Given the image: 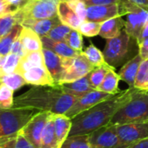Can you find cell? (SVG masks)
<instances>
[{
    "instance_id": "5bb4252c",
    "label": "cell",
    "mask_w": 148,
    "mask_h": 148,
    "mask_svg": "<svg viewBox=\"0 0 148 148\" xmlns=\"http://www.w3.org/2000/svg\"><path fill=\"white\" fill-rule=\"evenodd\" d=\"M42 52L43 55L45 67L57 86L60 83L64 72V69L62 66V57L59 56L48 49L42 48Z\"/></svg>"
},
{
    "instance_id": "b9f144b4",
    "label": "cell",
    "mask_w": 148,
    "mask_h": 148,
    "mask_svg": "<svg viewBox=\"0 0 148 148\" xmlns=\"http://www.w3.org/2000/svg\"><path fill=\"white\" fill-rule=\"evenodd\" d=\"M139 47V55L141 56L142 60L148 59V38L142 41L140 44H138Z\"/></svg>"
},
{
    "instance_id": "74e56055",
    "label": "cell",
    "mask_w": 148,
    "mask_h": 148,
    "mask_svg": "<svg viewBox=\"0 0 148 148\" xmlns=\"http://www.w3.org/2000/svg\"><path fill=\"white\" fill-rule=\"evenodd\" d=\"M2 148H36L20 133L13 136Z\"/></svg>"
},
{
    "instance_id": "44dd1931",
    "label": "cell",
    "mask_w": 148,
    "mask_h": 148,
    "mask_svg": "<svg viewBox=\"0 0 148 148\" xmlns=\"http://www.w3.org/2000/svg\"><path fill=\"white\" fill-rule=\"evenodd\" d=\"M125 28V20L122 16H116L101 23L100 36L105 39H111L120 35Z\"/></svg>"
},
{
    "instance_id": "ac0fdd59",
    "label": "cell",
    "mask_w": 148,
    "mask_h": 148,
    "mask_svg": "<svg viewBox=\"0 0 148 148\" xmlns=\"http://www.w3.org/2000/svg\"><path fill=\"white\" fill-rule=\"evenodd\" d=\"M41 41L42 43V48L48 49L53 51L54 53H56V55H58L61 57L70 58V57L76 56L77 55H79L81 53V52L76 51V50L73 49L72 48H70L65 42H56V41L50 39L47 36H42Z\"/></svg>"
},
{
    "instance_id": "60d3db41",
    "label": "cell",
    "mask_w": 148,
    "mask_h": 148,
    "mask_svg": "<svg viewBox=\"0 0 148 148\" xmlns=\"http://www.w3.org/2000/svg\"><path fill=\"white\" fill-rule=\"evenodd\" d=\"M87 6L93 5H110L117 4L121 0H82Z\"/></svg>"
},
{
    "instance_id": "7a4b0ae2",
    "label": "cell",
    "mask_w": 148,
    "mask_h": 148,
    "mask_svg": "<svg viewBox=\"0 0 148 148\" xmlns=\"http://www.w3.org/2000/svg\"><path fill=\"white\" fill-rule=\"evenodd\" d=\"M77 99L63 92L59 86H33L14 99L13 108L65 114Z\"/></svg>"
},
{
    "instance_id": "c3c4849f",
    "label": "cell",
    "mask_w": 148,
    "mask_h": 148,
    "mask_svg": "<svg viewBox=\"0 0 148 148\" xmlns=\"http://www.w3.org/2000/svg\"><path fill=\"white\" fill-rule=\"evenodd\" d=\"M15 136V135H14ZM13 136H10V137H3V136H0V148H2Z\"/></svg>"
},
{
    "instance_id": "484cf974",
    "label": "cell",
    "mask_w": 148,
    "mask_h": 148,
    "mask_svg": "<svg viewBox=\"0 0 148 148\" xmlns=\"http://www.w3.org/2000/svg\"><path fill=\"white\" fill-rule=\"evenodd\" d=\"M43 65L45 64H44L43 55H42V50L29 52V53H27L23 58H21L16 72L22 73L29 68H32L35 66H43Z\"/></svg>"
},
{
    "instance_id": "8fae6325",
    "label": "cell",
    "mask_w": 148,
    "mask_h": 148,
    "mask_svg": "<svg viewBox=\"0 0 148 148\" xmlns=\"http://www.w3.org/2000/svg\"><path fill=\"white\" fill-rule=\"evenodd\" d=\"M117 126H105L89 134L92 148H113L117 143Z\"/></svg>"
},
{
    "instance_id": "d590c367",
    "label": "cell",
    "mask_w": 148,
    "mask_h": 148,
    "mask_svg": "<svg viewBox=\"0 0 148 148\" xmlns=\"http://www.w3.org/2000/svg\"><path fill=\"white\" fill-rule=\"evenodd\" d=\"M101 26V23L86 20L81 23L78 30L82 36H86L88 37H93L100 34Z\"/></svg>"
},
{
    "instance_id": "4316f807",
    "label": "cell",
    "mask_w": 148,
    "mask_h": 148,
    "mask_svg": "<svg viewBox=\"0 0 148 148\" xmlns=\"http://www.w3.org/2000/svg\"><path fill=\"white\" fill-rule=\"evenodd\" d=\"M22 29L23 26L21 24H16L7 35L0 39V55L2 56H6L10 53L11 46L19 37Z\"/></svg>"
},
{
    "instance_id": "6da1fadb",
    "label": "cell",
    "mask_w": 148,
    "mask_h": 148,
    "mask_svg": "<svg viewBox=\"0 0 148 148\" xmlns=\"http://www.w3.org/2000/svg\"><path fill=\"white\" fill-rule=\"evenodd\" d=\"M137 91L138 89L135 88L121 90L119 94L76 115L72 119V127L69 136L90 134L107 126L116 112L128 102Z\"/></svg>"
},
{
    "instance_id": "30bf717a",
    "label": "cell",
    "mask_w": 148,
    "mask_h": 148,
    "mask_svg": "<svg viewBox=\"0 0 148 148\" xmlns=\"http://www.w3.org/2000/svg\"><path fill=\"white\" fill-rule=\"evenodd\" d=\"M114 95L101 92L100 90H93L85 95L78 98L70 109L65 114L66 116L70 118L71 120L75 118L76 115L80 114L81 113L88 110L92 107L95 106L96 104L112 97Z\"/></svg>"
},
{
    "instance_id": "836d02e7",
    "label": "cell",
    "mask_w": 148,
    "mask_h": 148,
    "mask_svg": "<svg viewBox=\"0 0 148 148\" xmlns=\"http://www.w3.org/2000/svg\"><path fill=\"white\" fill-rule=\"evenodd\" d=\"M20 60H21V57L12 53H10L9 55L4 56L3 65H2L3 75L16 72Z\"/></svg>"
},
{
    "instance_id": "9c48e42d",
    "label": "cell",
    "mask_w": 148,
    "mask_h": 148,
    "mask_svg": "<svg viewBox=\"0 0 148 148\" xmlns=\"http://www.w3.org/2000/svg\"><path fill=\"white\" fill-rule=\"evenodd\" d=\"M51 113L39 111L35 113L31 119L19 132L36 148H39L41 138Z\"/></svg>"
},
{
    "instance_id": "ffe728a7",
    "label": "cell",
    "mask_w": 148,
    "mask_h": 148,
    "mask_svg": "<svg viewBox=\"0 0 148 148\" xmlns=\"http://www.w3.org/2000/svg\"><path fill=\"white\" fill-rule=\"evenodd\" d=\"M57 16L62 23L70 27L73 29H78L82 23L73 9L62 0H61L58 4Z\"/></svg>"
},
{
    "instance_id": "e575fe53",
    "label": "cell",
    "mask_w": 148,
    "mask_h": 148,
    "mask_svg": "<svg viewBox=\"0 0 148 148\" xmlns=\"http://www.w3.org/2000/svg\"><path fill=\"white\" fill-rule=\"evenodd\" d=\"M71 30H72V29L70 27L61 23L56 25L49 32L47 36L54 41H56V42H65Z\"/></svg>"
},
{
    "instance_id": "9a60e30c",
    "label": "cell",
    "mask_w": 148,
    "mask_h": 148,
    "mask_svg": "<svg viewBox=\"0 0 148 148\" xmlns=\"http://www.w3.org/2000/svg\"><path fill=\"white\" fill-rule=\"evenodd\" d=\"M59 23H61V21L57 16L53 18L42 19V20L25 18L22 21L21 25L23 28H28V29H32L34 32H36L38 36L42 37V36H46L49 34V32L56 25Z\"/></svg>"
},
{
    "instance_id": "d4e9b609",
    "label": "cell",
    "mask_w": 148,
    "mask_h": 148,
    "mask_svg": "<svg viewBox=\"0 0 148 148\" xmlns=\"http://www.w3.org/2000/svg\"><path fill=\"white\" fill-rule=\"evenodd\" d=\"M114 69H112L107 73L102 83L101 84V86L99 87L97 90H100L101 92H104L112 95H115L121 91L118 88L119 82L121 79H120L119 75L114 71Z\"/></svg>"
},
{
    "instance_id": "e0dca14e",
    "label": "cell",
    "mask_w": 148,
    "mask_h": 148,
    "mask_svg": "<svg viewBox=\"0 0 148 148\" xmlns=\"http://www.w3.org/2000/svg\"><path fill=\"white\" fill-rule=\"evenodd\" d=\"M142 61L141 56L138 53L132 59L127 61L118 73L120 79L127 83L129 88H134V82Z\"/></svg>"
},
{
    "instance_id": "277c9868",
    "label": "cell",
    "mask_w": 148,
    "mask_h": 148,
    "mask_svg": "<svg viewBox=\"0 0 148 148\" xmlns=\"http://www.w3.org/2000/svg\"><path fill=\"white\" fill-rule=\"evenodd\" d=\"M133 40L134 39L127 33L125 29H122L119 36L108 39L102 52L105 62L109 66L115 69L132 59L130 56L132 54Z\"/></svg>"
},
{
    "instance_id": "f1b7e54d",
    "label": "cell",
    "mask_w": 148,
    "mask_h": 148,
    "mask_svg": "<svg viewBox=\"0 0 148 148\" xmlns=\"http://www.w3.org/2000/svg\"><path fill=\"white\" fill-rule=\"evenodd\" d=\"M0 83L6 85L8 88H10L13 91H16L21 88L26 84L23 77L18 72H14L12 74L3 75L0 79Z\"/></svg>"
},
{
    "instance_id": "603a6c76",
    "label": "cell",
    "mask_w": 148,
    "mask_h": 148,
    "mask_svg": "<svg viewBox=\"0 0 148 148\" xmlns=\"http://www.w3.org/2000/svg\"><path fill=\"white\" fill-rule=\"evenodd\" d=\"M23 20L20 9L13 10L0 17V39L7 35L16 24H21Z\"/></svg>"
},
{
    "instance_id": "ab89813d",
    "label": "cell",
    "mask_w": 148,
    "mask_h": 148,
    "mask_svg": "<svg viewBox=\"0 0 148 148\" xmlns=\"http://www.w3.org/2000/svg\"><path fill=\"white\" fill-rule=\"evenodd\" d=\"M10 53L12 54H15L16 56H18L19 57L23 58L25 55H26V52L24 50V48L23 46V43L21 42L19 37L14 42V43L12 44L11 46V49H10Z\"/></svg>"
},
{
    "instance_id": "5b68a950",
    "label": "cell",
    "mask_w": 148,
    "mask_h": 148,
    "mask_svg": "<svg viewBox=\"0 0 148 148\" xmlns=\"http://www.w3.org/2000/svg\"><path fill=\"white\" fill-rule=\"evenodd\" d=\"M35 114V110L23 108L0 109V136L17 134Z\"/></svg>"
},
{
    "instance_id": "bcb514c9",
    "label": "cell",
    "mask_w": 148,
    "mask_h": 148,
    "mask_svg": "<svg viewBox=\"0 0 148 148\" xmlns=\"http://www.w3.org/2000/svg\"><path fill=\"white\" fill-rule=\"evenodd\" d=\"M128 148H148V138L134 143Z\"/></svg>"
},
{
    "instance_id": "4fadbf2b",
    "label": "cell",
    "mask_w": 148,
    "mask_h": 148,
    "mask_svg": "<svg viewBox=\"0 0 148 148\" xmlns=\"http://www.w3.org/2000/svg\"><path fill=\"white\" fill-rule=\"evenodd\" d=\"M121 16L119 4L87 6V20L103 23L113 17Z\"/></svg>"
},
{
    "instance_id": "8992f818",
    "label": "cell",
    "mask_w": 148,
    "mask_h": 148,
    "mask_svg": "<svg viewBox=\"0 0 148 148\" xmlns=\"http://www.w3.org/2000/svg\"><path fill=\"white\" fill-rule=\"evenodd\" d=\"M62 66L64 69L60 84L72 82L88 75L95 67L88 62L83 51L79 55L70 58L62 57Z\"/></svg>"
},
{
    "instance_id": "7c38bea8",
    "label": "cell",
    "mask_w": 148,
    "mask_h": 148,
    "mask_svg": "<svg viewBox=\"0 0 148 148\" xmlns=\"http://www.w3.org/2000/svg\"><path fill=\"white\" fill-rule=\"evenodd\" d=\"M20 74L23 77L26 84L32 86H56L45 65L29 68Z\"/></svg>"
},
{
    "instance_id": "4dcf8cb0",
    "label": "cell",
    "mask_w": 148,
    "mask_h": 148,
    "mask_svg": "<svg viewBox=\"0 0 148 148\" xmlns=\"http://www.w3.org/2000/svg\"><path fill=\"white\" fill-rule=\"evenodd\" d=\"M60 148H92L89 142V134L69 136Z\"/></svg>"
},
{
    "instance_id": "7dc6e473",
    "label": "cell",
    "mask_w": 148,
    "mask_h": 148,
    "mask_svg": "<svg viewBox=\"0 0 148 148\" xmlns=\"http://www.w3.org/2000/svg\"><path fill=\"white\" fill-rule=\"evenodd\" d=\"M128 1H130L131 3H134L135 5L148 11V0H128Z\"/></svg>"
},
{
    "instance_id": "1f68e13d",
    "label": "cell",
    "mask_w": 148,
    "mask_h": 148,
    "mask_svg": "<svg viewBox=\"0 0 148 148\" xmlns=\"http://www.w3.org/2000/svg\"><path fill=\"white\" fill-rule=\"evenodd\" d=\"M83 53L86 56V57L88 58V62L95 68L99 67L106 62L105 59H104L103 53L98 48H96L93 43H90V45L86 48V49L83 51Z\"/></svg>"
},
{
    "instance_id": "ee69618b",
    "label": "cell",
    "mask_w": 148,
    "mask_h": 148,
    "mask_svg": "<svg viewBox=\"0 0 148 148\" xmlns=\"http://www.w3.org/2000/svg\"><path fill=\"white\" fill-rule=\"evenodd\" d=\"M14 10L7 3L5 0H0V17L7 15L8 13L13 11Z\"/></svg>"
},
{
    "instance_id": "2e32d148",
    "label": "cell",
    "mask_w": 148,
    "mask_h": 148,
    "mask_svg": "<svg viewBox=\"0 0 148 148\" xmlns=\"http://www.w3.org/2000/svg\"><path fill=\"white\" fill-rule=\"evenodd\" d=\"M57 86H59V88L66 94L75 96L76 98H80L85 95L86 94L95 90L90 84L88 75L72 82L62 83Z\"/></svg>"
},
{
    "instance_id": "ba28073f",
    "label": "cell",
    "mask_w": 148,
    "mask_h": 148,
    "mask_svg": "<svg viewBox=\"0 0 148 148\" xmlns=\"http://www.w3.org/2000/svg\"><path fill=\"white\" fill-rule=\"evenodd\" d=\"M118 140L113 148H128L134 143L148 138V122L117 126Z\"/></svg>"
},
{
    "instance_id": "cb8c5ba5",
    "label": "cell",
    "mask_w": 148,
    "mask_h": 148,
    "mask_svg": "<svg viewBox=\"0 0 148 148\" xmlns=\"http://www.w3.org/2000/svg\"><path fill=\"white\" fill-rule=\"evenodd\" d=\"M39 148H60L55 134L53 114H50L48 122L43 130Z\"/></svg>"
},
{
    "instance_id": "f546056e",
    "label": "cell",
    "mask_w": 148,
    "mask_h": 148,
    "mask_svg": "<svg viewBox=\"0 0 148 148\" xmlns=\"http://www.w3.org/2000/svg\"><path fill=\"white\" fill-rule=\"evenodd\" d=\"M134 88L140 91H148V59L143 60L140 63Z\"/></svg>"
},
{
    "instance_id": "8d00e7d4",
    "label": "cell",
    "mask_w": 148,
    "mask_h": 148,
    "mask_svg": "<svg viewBox=\"0 0 148 148\" xmlns=\"http://www.w3.org/2000/svg\"><path fill=\"white\" fill-rule=\"evenodd\" d=\"M65 42L73 49L82 52L83 49V39L82 35L78 29H73L69 34Z\"/></svg>"
},
{
    "instance_id": "f35d334b",
    "label": "cell",
    "mask_w": 148,
    "mask_h": 148,
    "mask_svg": "<svg viewBox=\"0 0 148 148\" xmlns=\"http://www.w3.org/2000/svg\"><path fill=\"white\" fill-rule=\"evenodd\" d=\"M65 1L76 13L78 17L84 22L87 20V5L82 0H62Z\"/></svg>"
},
{
    "instance_id": "3957f363",
    "label": "cell",
    "mask_w": 148,
    "mask_h": 148,
    "mask_svg": "<svg viewBox=\"0 0 148 148\" xmlns=\"http://www.w3.org/2000/svg\"><path fill=\"white\" fill-rule=\"evenodd\" d=\"M148 122V91L138 90L114 115L108 126Z\"/></svg>"
},
{
    "instance_id": "f6af8a7d",
    "label": "cell",
    "mask_w": 148,
    "mask_h": 148,
    "mask_svg": "<svg viewBox=\"0 0 148 148\" xmlns=\"http://www.w3.org/2000/svg\"><path fill=\"white\" fill-rule=\"evenodd\" d=\"M147 38H148V19L145 26H144V28H143V29H142V31H141V33H140V36H139V38L136 41L137 44H140L142 41H144Z\"/></svg>"
},
{
    "instance_id": "52a82bcc",
    "label": "cell",
    "mask_w": 148,
    "mask_h": 148,
    "mask_svg": "<svg viewBox=\"0 0 148 148\" xmlns=\"http://www.w3.org/2000/svg\"><path fill=\"white\" fill-rule=\"evenodd\" d=\"M61 0H29L20 9L23 19H49L57 16L58 4Z\"/></svg>"
},
{
    "instance_id": "d6a6232c",
    "label": "cell",
    "mask_w": 148,
    "mask_h": 148,
    "mask_svg": "<svg viewBox=\"0 0 148 148\" xmlns=\"http://www.w3.org/2000/svg\"><path fill=\"white\" fill-rule=\"evenodd\" d=\"M14 91L0 83V109H10L14 107Z\"/></svg>"
},
{
    "instance_id": "83f0119b",
    "label": "cell",
    "mask_w": 148,
    "mask_h": 148,
    "mask_svg": "<svg viewBox=\"0 0 148 148\" xmlns=\"http://www.w3.org/2000/svg\"><path fill=\"white\" fill-rule=\"evenodd\" d=\"M112 69H114V68L109 66L107 62H105L104 64H102L99 67H95L88 74L90 84L95 90H97L99 88V87L102 83L107 73Z\"/></svg>"
},
{
    "instance_id": "681fc988",
    "label": "cell",
    "mask_w": 148,
    "mask_h": 148,
    "mask_svg": "<svg viewBox=\"0 0 148 148\" xmlns=\"http://www.w3.org/2000/svg\"><path fill=\"white\" fill-rule=\"evenodd\" d=\"M3 57L0 55V79L3 76V72H2V65H3Z\"/></svg>"
},
{
    "instance_id": "7402d4cb",
    "label": "cell",
    "mask_w": 148,
    "mask_h": 148,
    "mask_svg": "<svg viewBox=\"0 0 148 148\" xmlns=\"http://www.w3.org/2000/svg\"><path fill=\"white\" fill-rule=\"evenodd\" d=\"M19 39L23 43L26 54L34 51H41L42 49L41 36L30 29L23 27Z\"/></svg>"
},
{
    "instance_id": "7bdbcfd3",
    "label": "cell",
    "mask_w": 148,
    "mask_h": 148,
    "mask_svg": "<svg viewBox=\"0 0 148 148\" xmlns=\"http://www.w3.org/2000/svg\"><path fill=\"white\" fill-rule=\"evenodd\" d=\"M5 1L14 10H16L23 7L29 0H5Z\"/></svg>"
},
{
    "instance_id": "d6986e66",
    "label": "cell",
    "mask_w": 148,
    "mask_h": 148,
    "mask_svg": "<svg viewBox=\"0 0 148 148\" xmlns=\"http://www.w3.org/2000/svg\"><path fill=\"white\" fill-rule=\"evenodd\" d=\"M53 121L55 134L57 139L58 145L61 147L69 135L72 127V120L65 114H53Z\"/></svg>"
}]
</instances>
